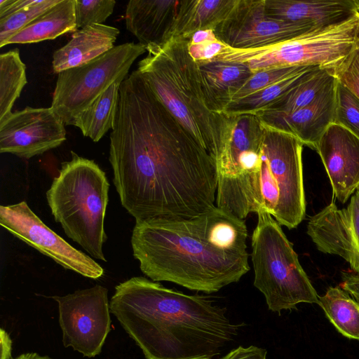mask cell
I'll use <instances>...</instances> for the list:
<instances>
[{
	"label": "cell",
	"instance_id": "3",
	"mask_svg": "<svg viewBox=\"0 0 359 359\" xmlns=\"http://www.w3.org/2000/svg\"><path fill=\"white\" fill-rule=\"evenodd\" d=\"M109 307L145 359H212L239 330L210 297L142 276L116 285Z\"/></svg>",
	"mask_w": 359,
	"mask_h": 359
},
{
	"label": "cell",
	"instance_id": "40",
	"mask_svg": "<svg viewBox=\"0 0 359 359\" xmlns=\"http://www.w3.org/2000/svg\"><path fill=\"white\" fill-rule=\"evenodd\" d=\"M356 44L359 46V32H358V36H357Z\"/></svg>",
	"mask_w": 359,
	"mask_h": 359
},
{
	"label": "cell",
	"instance_id": "1",
	"mask_svg": "<svg viewBox=\"0 0 359 359\" xmlns=\"http://www.w3.org/2000/svg\"><path fill=\"white\" fill-rule=\"evenodd\" d=\"M109 160L121 205L135 222L189 219L216 206L214 159L137 69L120 86Z\"/></svg>",
	"mask_w": 359,
	"mask_h": 359
},
{
	"label": "cell",
	"instance_id": "37",
	"mask_svg": "<svg viewBox=\"0 0 359 359\" xmlns=\"http://www.w3.org/2000/svg\"><path fill=\"white\" fill-rule=\"evenodd\" d=\"M341 288L351 294L359 304V275L344 274Z\"/></svg>",
	"mask_w": 359,
	"mask_h": 359
},
{
	"label": "cell",
	"instance_id": "29",
	"mask_svg": "<svg viewBox=\"0 0 359 359\" xmlns=\"http://www.w3.org/2000/svg\"><path fill=\"white\" fill-rule=\"evenodd\" d=\"M60 1V0H38L34 5L0 18V47L5 46L11 37Z\"/></svg>",
	"mask_w": 359,
	"mask_h": 359
},
{
	"label": "cell",
	"instance_id": "38",
	"mask_svg": "<svg viewBox=\"0 0 359 359\" xmlns=\"http://www.w3.org/2000/svg\"><path fill=\"white\" fill-rule=\"evenodd\" d=\"M1 359H12V341L9 334L3 329H1Z\"/></svg>",
	"mask_w": 359,
	"mask_h": 359
},
{
	"label": "cell",
	"instance_id": "16",
	"mask_svg": "<svg viewBox=\"0 0 359 359\" xmlns=\"http://www.w3.org/2000/svg\"><path fill=\"white\" fill-rule=\"evenodd\" d=\"M316 150L339 201L346 203L359 189V137L337 123L330 124Z\"/></svg>",
	"mask_w": 359,
	"mask_h": 359
},
{
	"label": "cell",
	"instance_id": "23",
	"mask_svg": "<svg viewBox=\"0 0 359 359\" xmlns=\"http://www.w3.org/2000/svg\"><path fill=\"white\" fill-rule=\"evenodd\" d=\"M236 0H182L174 37L189 39L197 31L215 29L226 17Z\"/></svg>",
	"mask_w": 359,
	"mask_h": 359
},
{
	"label": "cell",
	"instance_id": "8",
	"mask_svg": "<svg viewBox=\"0 0 359 359\" xmlns=\"http://www.w3.org/2000/svg\"><path fill=\"white\" fill-rule=\"evenodd\" d=\"M358 32V12L342 22L319 27L269 46L254 49L227 46L213 60L243 63L252 73L284 67L318 66L328 69L353 50Z\"/></svg>",
	"mask_w": 359,
	"mask_h": 359
},
{
	"label": "cell",
	"instance_id": "2",
	"mask_svg": "<svg viewBox=\"0 0 359 359\" xmlns=\"http://www.w3.org/2000/svg\"><path fill=\"white\" fill-rule=\"evenodd\" d=\"M245 219L217 206L194 217L136 221L131 245L150 280L212 293L250 270Z\"/></svg>",
	"mask_w": 359,
	"mask_h": 359
},
{
	"label": "cell",
	"instance_id": "4",
	"mask_svg": "<svg viewBox=\"0 0 359 359\" xmlns=\"http://www.w3.org/2000/svg\"><path fill=\"white\" fill-rule=\"evenodd\" d=\"M189 40L174 37L148 50L137 70L160 102L215 162L220 145L221 114L208 107L199 66L188 52Z\"/></svg>",
	"mask_w": 359,
	"mask_h": 359
},
{
	"label": "cell",
	"instance_id": "32",
	"mask_svg": "<svg viewBox=\"0 0 359 359\" xmlns=\"http://www.w3.org/2000/svg\"><path fill=\"white\" fill-rule=\"evenodd\" d=\"M115 4L114 0H75L77 29L103 24L113 13Z\"/></svg>",
	"mask_w": 359,
	"mask_h": 359
},
{
	"label": "cell",
	"instance_id": "11",
	"mask_svg": "<svg viewBox=\"0 0 359 359\" xmlns=\"http://www.w3.org/2000/svg\"><path fill=\"white\" fill-rule=\"evenodd\" d=\"M319 27L311 22L269 17L265 0H236L214 32L219 41L231 48L254 49L278 43Z\"/></svg>",
	"mask_w": 359,
	"mask_h": 359
},
{
	"label": "cell",
	"instance_id": "13",
	"mask_svg": "<svg viewBox=\"0 0 359 359\" xmlns=\"http://www.w3.org/2000/svg\"><path fill=\"white\" fill-rule=\"evenodd\" d=\"M262 139L263 124L258 116L222 113L220 145L215 160L216 200L222 198L233 189L259 156Z\"/></svg>",
	"mask_w": 359,
	"mask_h": 359
},
{
	"label": "cell",
	"instance_id": "9",
	"mask_svg": "<svg viewBox=\"0 0 359 359\" xmlns=\"http://www.w3.org/2000/svg\"><path fill=\"white\" fill-rule=\"evenodd\" d=\"M147 51L133 42L115 46L97 58L57 74L50 107L65 125L78 117L116 82L122 83L136 59Z\"/></svg>",
	"mask_w": 359,
	"mask_h": 359
},
{
	"label": "cell",
	"instance_id": "33",
	"mask_svg": "<svg viewBox=\"0 0 359 359\" xmlns=\"http://www.w3.org/2000/svg\"><path fill=\"white\" fill-rule=\"evenodd\" d=\"M326 69L359 98V46L356 43L346 57Z\"/></svg>",
	"mask_w": 359,
	"mask_h": 359
},
{
	"label": "cell",
	"instance_id": "39",
	"mask_svg": "<svg viewBox=\"0 0 359 359\" xmlns=\"http://www.w3.org/2000/svg\"><path fill=\"white\" fill-rule=\"evenodd\" d=\"M14 359H53L48 356H43L40 355L39 354L36 353H22L18 357L15 358Z\"/></svg>",
	"mask_w": 359,
	"mask_h": 359
},
{
	"label": "cell",
	"instance_id": "22",
	"mask_svg": "<svg viewBox=\"0 0 359 359\" xmlns=\"http://www.w3.org/2000/svg\"><path fill=\"white\" fill-rule=\"evenodd\" d=\"M76 30L75 0H60L11 37L5 46L52 40Z\"/></svg>",
	"mask_w": 359,
	"mask_h": 359
},
{
	"label": "cell",
	"instance_id": "31",
	"mask_svg": "<svg viewBox=\"0 0 359 359\" xmlns=\"http://www.w3.org/2000/svg\"><path fill=\"white\" fill-rule=\"evenodd\" d=\"M333 123L347 128L359 137V98L337 80Z\"/></svg>",
	"mask_w": 359,
	"mask_h": 359
},
{
	"label": "cell",
	"instance_id": "24",
	"mask_svg": "<svg viewBox=\"0 0 359 359\" xmlns=\"http://www.w3.org/2000/svg\"><path fill=\"white\" fill-rule=\"evenodd\" d=\"M121 82L113 83L76 119L74 126L94 142L113 129L118 102Z\"/></svg>",
	"mask_w": 359,
	"mask_h": 359
},
{
	"label": "cell",
	"instance_id": "25",
	"mask_svg": "<svg viewBox=\"0 0 359 359\" xmlns=\"http://www.w3.org/2000/svg\"><path fill=\"white\" fill-rule=\"evenodd\" d=\"M318 304L344 336L359 339V304L343 289L330 287L318 297Z\"/></svg>",
	"mask_w": 359,
	"mask_h": 359
},
{
	"label": "cell",
	"instance_id": "10",
	"mask_svg": "<svg viewBox=\"0 0 359 359\" xmlns=\"http://www.w3.org/2000/svg\"><path fill=\"white\" fill-rule=\"evenodd\" d=\"M52 298L58 304L64 346L88 358L99 355L111 330L108 290L96 285Z\"/></svg>",
	"mask_w": 359,
	"mask_h": 359
},
{
	"label": "cell",
	"instance_id": "12",
	"mask_svg": "<svg viewBox=\"0 0 359 359\" xmlns=\"http://www.w3.org/2000/svg\"><path fill=\"white\" fill-rule=\"evenodd\" d=\"M0 224L66 269L92 279H98L104 274V269L97 262L46 226L25 201L1 205Z\"/></svg>",
	"mask_w": 359,
	"mask_h": 359
},
{
	"label": "cell",
	"instance_id": "19",
	"mask_svg": "<svg viewBox=\"0 0 359 359\" xmlns=\"http://www.w3.org/2000/svg\"><path fill=\"white\" fill-rule=\"evenodd\" d=\"M265 10L270 18L320 27L342 22L358 13L356 0H265Z\"/></svg>",
	"mask_w": 359,
	"mask_h": 359
},
{
	"label": "cell",
	"instance_id": "20",
	"mask_svg": "<svg viewBox=\"0 0 359 359\" xmlns=\"http://www.w3.org/2000/svg\"><path fill=\"white\" fill-rule=\"evenodd\" d=\"M119 33L118 28L104 24L77 29L67 43L53 53V72L83 65L106 53L115 46Z\"/></svg>",
	"mask_w": 359,
	"mask_h": 359
},
{
	"label": "cell",
	"instance_id": "17",
	"mask_svg": "<svg viewBox=\"0 0 359 359\" xmlns=\"http://www.w3.org/2000/svg\"><path fill=\"white\" fill-rule=\"evenodd\" d=\"M336 79L330 82L309 105L290 113L264 110L257 114L262 122L274 129L290 133L313 149L333 123Z\"/></svg>",
	"mask_w": 359,
	"mask_h": 359
},
{
	"label": "cell",
	"instance_id": "30",
	"mask_svg": "<svg viewBox=\"0 0 359 359\" xmlns=\"http://www.w3.org/2000/svg\"><path fill=\"white\" fill-rule=\"evenodd\" d=\"M306 67L307 66L276 67L254 72L233 93L230 104L271 86Z\"/></svg>",
	"mask_w": 359,
	"mask_h": 359
},
{
	"label": "cell",
	"instance_id": "5",
	"mask_svg": "<svg viewBox=\"0 0 359 359\" xmlns=\"http://www.w3.org/2000/svg\"><path fill=\"white\" fill-rule=\"evenodd\" d=\"M263 124L260 157L243 182L230 213L241 219L252 212L269 213L291 229L306 212L302 149L295 136Z\"/></svg>",
	"mask_w": 359,
	"mask_h": 359
},
{
	"label": "cell",
	"instance_id": "21",
	"mask_svg": "<svg viewBox=\"0 0 359 359\" xmlns=\"http://www.w3.org/2000/svg\"><path fill=\"white\" fill-rule=\"evenodd\" d=\"M198 66L208 107L217 114L225 111L233 93L252 74L239 62L213 60Z\"/></svg>",
	"mask_w": 359,
	"mask_h": 359
},
{
	"label": "cell",
	"instance_id": "34",
	"mask_svg": "<svg viewBox=\"0 0 359 359\" xmlns=\"http://www.w3.org/2000/svg\"><path fill=\"white\" fill-rule=\"evenodd\" d=\"M227 46L215 36L196 43L189 42L188 52L191 57L201 65L212 61Z\"/></svg>",
	"mask_w": 359,
	"mask_h": 359
},
{
	"label": "cell",
	"instance_id": "35",
	"mask_svg": "<svg viewBox=\"0 0 359 359\" xmlns=\"http://www.w3.org/2000/svg\"><path fill=\"white\" fill-rule=\"evenodd\" d=\"M266 351L255 346H239L220 359H266Z\"/></svg>",
	"mask_w": 359,
	"mask_h": 359
},
{
	"label": "cell",
	"instance_id": "26",
	"mask_svg": "<svg viewBox=\"0 0 359 359\" xmlns=\"http://www.w3.org/2000/svg\"><path fill=\"white\" fill-rule=\"evenodd\" d=\"M27 83L26 65L18 48L0 55V121L12 113L14 102Z\"/></svg>",
	"mask_w": 359,
	"mask_h": 359
},
{
	"label": "cell",
	"instance_id": "18",
	"mask_svg": "<svg viewBox=\"0 0 359 359\" xmlns=\"http://www.w3.org/2000/svg\"><path fill=\"white\" fill-rule=\"evenodd\" d=\"M182 1L130 0L126 8L128 31L147 51L161 47L173 38Z\"/></svg>",
	"mask_w": 359,
	"mask_h": 359
},
{
	"label": "cell",
	"instance_id": "41",
	"mask_svg": "<svg viewBox=\"0 0 359 359\" xmlns=\"http://www.w3.org/2000/svg\"><path fill=\"white\" fill-rule=\"evenodd\" d=\"M356 4H357L358 12L359 13V0H356Z\"/></svg>",
	"mask_w": 359,
	"mask_h": 359
},
{
	"label": "cell",
	"instance_id": "28",
	"mask_svg": "<svg viewBox=\"0 0 359 359\" xmlns=\"http://www.w3.org/2000/svg\"><path fill=\"white\" fill-rule=\"evenodd\" d=\"M334 79V77L326 69L318 67L312 70L274 104L265 110L290 113L303 108L311 104Z\"/></svg>",
	"mask_w": 359,
	"mask_h": 359
},
{
	"label": "cell",
	"instance_id": "36",
	"mask_svg": "<svg viewBox=\"0 0 359 359\" xmlns=\"http://www.w3.org/2000/svg\"><path fill=\"white\" fill-rule=\"evenodd\" d=\"M37 2L38 0H0V18L6 17Z\"/></svg>",
	"mask_w": 359,
	"mask_h": 359
},
{
	"label": "cell",
	"instance_id": "7",
	"mask_svg": "<svg viewBox=\"0 0 359 359\" xmlns=\"http://www.w3.org/2000/svg\"><path fill=\"white\" fill-rule=\"evenodd\" d=\"M257 214L250 255L254 285L264 294L269 309L280 312L302 302L318 304V295L280 225L266 212Z\"/></svg>",
	"mask_w": 359,
	"mask_h": 359
},
{
	"label": "cell",
	"instance_id": "14",
	"mask_svg": "<svg viewBox=\"0 0 359 359\" xmlns=\"http://www.w3.org/2000/svg\"><path fill=\"white\" fill-rule=\"evenodd\" d=\"M66 140L65 123L50 107H26L0 121V152L29 159Z\"/></svg>",
	"mask_w": 359,
	"mask_h": 359
},
{
	"label": "cell",
	"instance_id": "27",
	"mask_svg": "<svg viewBox=\"0 0 359 359\" xmlns=\"http://www.w3.org/2000/svg\"><path fill=\"white\" fill-rule=\"evenodd\" d=\"M318 67H320L307 66L302 70L271 86L230 104L223 114L229 115L252 114L257 115L274 104L280 98L294 88L306 74Z\"/></svg>",
	"mask_w": 359,
	"mask_h": 359
},
{
	"label": "cell",
	"instance_id": "6",
	"mask_svg": "<svg viewBox=\"0 0 359 359\" xmlns=\"http://www.w3.org/2000/svg\"><path fill=\"white\" fill-rule=\"evenodd\" d=\"M46 191L51 213L65 234L93 257L106 262L104 217L109 183L93 160L71 151Z\"/></svg>",
	"mask_w": 359,
	"mask_h": 359
},
{
	"label": "cell",
	"instance_id": "15",
	"mask_svg": "<svg viewBox=\"0 0 359 359\" xmlns=\"http://www.w3.org/2000/svg\"><path fill=\"white\" fill-rule=\"evenodd\" d=\"M307 233L319 251L341 257L359 275V189L346 208L331 203L311 217Z\"/></svg>",
	"mask_w": 359,
	"mask_h": 359
}]
</instances>
